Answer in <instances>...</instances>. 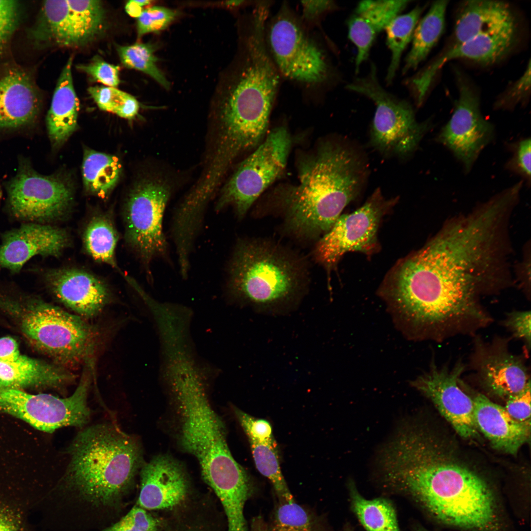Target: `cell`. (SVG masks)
Instances as JSON below:
<instances>
[{"label":"cell","mask_w":531,"mask_h":531,"mask_svg":"<svg viewBox=\"0 0 531 531\" xmlns=\"http://www.w3.org/2000/svg\"><path fill=\"white\" fill-rule=\"evenodd\" d=\"M448 228L420 250L400 260L392 277L413 308L440 319L481 313L480 294L491 283L496 231L479 215Z\"/></svg>","instance_id":"6da1fadb"},{"label":"cell","mask_w":531,"mask_h":531,"mask_svg":"<svg viewBox=\"0 0 531 531\" xmlns=\"http://www.w3.org/2000/svg\"><path fill=\"white\" fill-rule=\"evenodd\" d=\"M383 484L413 500L438 520L476 531H494L496 502L486 481L455 460L424 429L402 426L378 458Z\"/></svg>","instance_id":"7a4b0ae2"},{"label":"cell","mask_w":531,"mask_h":531,"mask_svg":"<svg viewBox=\"0 0 531 531\" xmlns=\"http://www.w3.org/2000/svg\"><path fill=\"white\" fill-rule=\"evenodd\" d=\"M298 182L278 187L265 214L276 215L285 233L316 242L361 193L369 175L362 151L342 138L324 140L298 164Z\"/></svg>","instance_id":"3957f363"},{"label":"cell","mask_w":531,"mask_h":531,"mask_svg":"<svg viewBox=\"0 0 531 531\" xmlns=\"http://www.w3.org/2000/svg\"><path fill=\"white\" fill-rule=\"evenodd\" d=\"M68 452L70 462L59 485L63 511L91 523L113 517L142 467L137 440L114 424H99L79 432Z\"/></svg>","instance_id":"277c9868"},{"label":"cell","mask_w":531,"mask_h":531,"mask_svg":"<svg viewBox=\"0 0 531 531\" xmlns=\"http://www.w3.org/2000/svg\"><path fill=\"white\" fill-rule=\"evenodd\" d=\"M307 260L274 241L243 238L235 245L227 267V286L233 298L261 309L295 303L309 284Z\"/></svg>","instance_id":"5b68a950"},{"label":"cell","mask_w":531,"mask_h":531,"mask_svg":"<svg viewBox=\"0 0 531 531\" xmlns=\"http://www.w3.org/2000/svg\"><path fill=\"white\" fill-rule=\"evenodd\" d=\"M174 386L181 419V444L197 459L206 483L213 489L249 479L231 454L224 424L202 385L187 379L177 381Z\"/></svg>","instance_id":"8992f818"},{"label":"cell","mask_w":531,"mask_h":531,"mask_svg":"<svg viewBox=\"0 0 531 531\" xmlns=\"http://www.w3.org/2000/svg\"><path fill=\"white\" fill-rule=\"evenodd\" d=\"M0 306L14 311L25 337L58 363L91 362L97 333L81 316L32 297L20 302L0 295Z\"/></svg>","instance_id":"52a82bcc"},{"label":"cell","mask_w":531,"mask_h":531,"mask_svg":"<svg viewBox=\"0 0 531 531\" xmlns=\"http://www.w3.org/2000/svg\"><path fill=\"white\" fill-rule=\"evenodd\" d=\"M346 89L364 96L375 104L370 143L382 155L399 158L409 156L417 149L432 126L429 120L418 122L410 102L384 89L373 62L367 74L354 78L346 85Z\"/></svg>","instance_id":"ba28073f"},{"label":"cell","mask_w":531,"mask_h":531,"mask_svg":"<svg viewBox=\"0 0 531 531\" xmlns=\"http://www.w3.org/2000/svg\"><path fill=\"white\" fill-rule=\"evenodd\" d=\"M291 147V137L285 128L277 127L268 133L221 188L216 211L232 207L236 217L243 219L261 194L283 173Z\"/></svg>","instance_id":"9c48e42d"},{"label":"cell","mask_w":531,"mask_h":531,"mask_svg":"<svg viewBox=\"0 0 531 531\" xmlns=\"http://www.w3.org/2000/svg\"><path fill=\"white\" fill-rule=\"evenodd\" d=\"M174 189L170 177L157 171L140 179L126 201V239L148 267L153 260L168 253L163 222Z\"/></svg>","instance_id":"30bf717a"},{"label":"cell","mask_w":531,"mask_h":531,"mask_svg":"<svg viewBox=\"0 0 531 531\" xmlns=\"http://www.w3.org/2000/svg\"><path fill=\"white\" fill-rule=\"evenodd\" d=\"M398 198L386 199L377 188L354 211L341 215L331 228L315 244L312 255L327 276L346 253L370 254L377 251L378 230L382 217L396 204Z\"/></svg>","instance_id":"8fae6325"},{"label":"cell","mask_w":531,"mask_h":531,"mask_svg":"<svg viewBox=\"0 0 531 531\" xmlns=\"http://www.w3.org/2000/svg\"><path fill=\"white\" fill-rule=\"evenodd\" d=\"M268 43L278 72L287 79L315 85L329 79L331 68L324 52L287 8L271 21Z\"/></svg>","instance_id":"7c38bea8"},{"label":"cell","mask_w":531,"mask_h":531,"mask_svg":"<svg viewBox=\"0 0 531 531\" xmlns=\"http://www.w3.org/2000/svg\"><path fill=\"white\" fill-rule=\"evenodd\" d=\"M6 190L11 214L31 222L59 218L67 212L73 201L70 181L59 175L39 174L26 159L20 160L17 174L7 182Z\"/></svg>","instance_id":"4fadbf2b"},{"label":"cell","mask_w":531,"mask_h":531,"mask_svg":"<svg viewBox=\"0 0 531 531\" xmlns=\"http://www.w3.org/2000/svg\"><path fill=\"white\" fill-rule=\"evenodd\" d=\"M458 98L452 115L435 137L468 173L483 149L493 140L495 127L480 111L479 95L461 74H457Z\"/></svg>","instance_id":"5bb4252c"},{"label":"cell","mask_w":531,"mask_h":531,"mask_svg":"<svg viewBox=\"0 0 531 531\" xmlns=\"http://www.w3.org/2000/svg\"><path fill=\"white\" fill-rule=\"evenodd\" d=\"M466 365L461 359L454 366H438L432 361L429 369L412 382V385L428 397L461 437L472 439L478 430L474 418L473 398L460 384Z\"/></svg>","instance_id":"9a60e30c"},{"label":"cell","mask_w":531,"mask_h":531,"mask_svg":"<svg viewBox=\"0 0 531 531\" xmlns=\"http://www.w3.org/2000/svg\"><path fill=\"white\" fill-rule=\"evenodd\" d=\"M0 413L18 417L40 431L52 433L63 427H79L84 419L85 406L76 392L60 398L0 386Z\"/></svg>","instance_id":"2e32d148"},{"label":"cell","mask_w":531,"mask_h":531,"mask_svg":"<svg viewBox=\"0 0 531 531\" xmlns=\"http://www.w3.org/2000/svg\"><path fill=\"white\" fill-rule=\"evenodd\" d=\"M470 367L482 386L500 398L507 399L531 383L524 359L509 350L507 338L495 337L486 342L475 336Z\"/></svg>","instance_id":"e0dca14e"},{"label":"cell","mask_w":531,"mask_h":531,"mask_svg":"<svg viewBox=\"0 0 531 531\" xmlns=\"http://www.w3.org/2000/svg\"><path fill=\"white\" fill-rule=\"evenodd\" d=\"M518 28L516 24L496 31L480 34L445 50L407 80L406 86L414 101L419 105L424 103L437 73L447 61L463 59L488 65L503 59L517 43Z\"/></svg>","instance_id":"ac0fdd59"},{"label":"cell","mask_w":531,"mask_h":531,"mask_svg":"<svg viewBox=\"0 0 531 531\" xmlns=\"http://www.w3.org/2000/svg\"><path fill=\"white\" fill-rule=\"evenodd\" d=\"M0 245V268L19 272L30 259L37 255L58 256L69 243L63 229L29 223L4 233Z\"/></svg>","instance_id":"d6986e66"},{"label":"cell","mask_w":531,"mask_h":531,"mask_svg":"<svg viewBox=\"0 0 531 531\" xmlns=\"http://www.w3.org/2000/svg\"><path fill=\"white\" fill-rule=\"evenodd\" d=\"M44 275L55 297L81 317L96 316L110 300V293L106 285L89 272L60 268L47 270Z\"/></svg>","instance_id":"ffe728a7"},{"label":"cell","mask_w":531,"mask_h":531,"mask_svg":"<svg viewBox=\"0 0 531 531\" xmlns=\"http://www.w3.org/2000/svg\"><path fill=\"white\" fill-rule=\"evenodd\" d=\"M138 504L145 509L174 507L186 498L188 483L181 465L172 457L160 455L142 466Z\"/></svg>","instance_id":"44dd1931"},{"label":"cell","mask_w":531,"mask_h":531,"mask_svg":"<svg viewBox=\"0 0 531 531\" xmlns=\"http://www.w3.org/2000/svg\"><path fill=\"white\" fill-rule=\"evenodd\" d=\"M410 0H362L347 20L348 36L357 49L355 72L368 59L379 34L409 5Z\"/></svg>","instance_id":"7402d4cb"},{"label":"cell","mask_w":531,"mask_h":531,"mask_svg":"<svg viewBox=\"0 0 531 531\" xmlns=\"http://www.w3.org/2000/svg\"><path fill=\"white\" fill-rule=\"evenodd\" d=\"M40 108L38 92L26 73L12 68L0 75V130L32 124Z\"/></svg>","instance_id":"603a6c76"},{"label":"cell","mask_w":531,"mask_h":531,"mask_svg":"<svg viewBox=\"0 0 531 531\" xmlns=\"http://www.w3.org/2000/svg\"><path fill=\"white\" fill-rule=\"evenodd\" d=\"M474 418L478 431L495 448L515 455L530 436L531 423L513 418L504 408L478 393L473 398Z\"/></svg>","instance_id":"cb8c5ba5"},{"label":"cell","mask_w":531,"mask_h":531,"mask_svg":"<svg viewBox=\"0 0 531 531\" xmlns=\"http://www.w3.org/2000/svg\"><path fill=\"white\" fill-rule=\"evenodd\" d=\"M518 24L509 4L502 1H463L457 11L452 39L445 50L480 34L492 32Z\"/></svg>","instance_id":"d4e9b609"},{"label":"cell","mask_w":531,"mask_h":531,"mask_svg":"<svg viewBox=\"0 0 531 531\" xmlns=\"http://www.w3.org/2000/svg\"><path fill=\"white\" fill-rule=\"evenodd\" d=\"M75 376L62 366L52 364L22 354L0 360V386L25 387L63 388L71 383Z\"/></svg>","instance_id":"484cf974"},{"label":"cell","mask_w":531,"mask_h":531,"mask_svg":"<svg viewBox=\"0 0 531 531\" xmlns=\"http://www.w3.org/2000/svg\"><path fill=\"white\" fill-rule=\"evenodd\" d=\"M72 65L71 57L59 78L46 118L48 135L55 147L64 144L77 126L80 105L73 85Z\"/></svg>","instance_id":"4316f807"},{"label":"cell","mask_w":531,"mask_h":531,"mask_svg":"<svg viewBox=\"0 0 531 531\" xmlns=\"http://www.w3.org/2000/svg\"><path fill=\"white\" fill-rule=\"evenodd\" d=\"M32 32L34 38L42 44L78 47L76 21L68 0L44 1Z\"/></svg>","instance_id":"83f0119b"},{"label":"cell","mask_w":531,"mask_h":531,"mask_svg":"<svg viewBox=\"0 0 531 531\" xmlns=\"http://www.w3.org/2000/svg\"><path fill=\"white\" fill-rule=\"evenodd\" d=\"M448 0H437L418 22L413 32L412 46L406 56L402 73L414 70L426 59L444 32Z\"/></svg>","instance_id":"f1b7e54d"},{"label":"cell","mask_w":531,"mask_h":531,"mask_svg":"<svg viewBox=\"0 0 531 531\" xmlns=\"http://www.w3.org/2000/svg\"><path fill=\"white\" fill-rule=\"evenodd\" d=\"M122 171L118 158L87 149L84 152L82 175L84 186L90 194L107 196L118 182Z\"/></svg>","instance_id":"f546056e"},{"label":"cell","mask_w":531,"mask_h":531,"mask_svg":"<svg viewBox=\"0 0 531 531\" xmlns=\"http://www.w3.org/2000/svg\"><path fill=\"white\" fill-rule=\"evenodd\" d=\"M351 507L366 531H401L395 508L388 500H368L358 491L353 482L349 484Z\"/></svg>","instance_id":"4dcf8cb0"},{"label":"cell","mask_w":531,"mask_h":531,"mask_svg":"<svg viewBox=\"0 0 531 531\" xmlns=\"http://www.w3.org/2000/svg\"><path fill=\"white\" fill-rule=\"evenodd\" d=\"M425 8V6L417 5L409 12L397 16L384 30L386 44L391 54L385 77L388 85L392 84L395 78L402 56L412 42L416 26Z\"/></svg>","instance_id":"1f68e13d"},{"label":"cell","mask_w":531,"mask_h":531,"mask_svg":"<svg viewBox=\"0 0 531 531\" xmlns=\"http://www.w3.org/2000/svg\"><path fill=\"white\" fill-rule=\"evenodd\" d=\"M83 240L87 252L94 260L117 267L115 251L118 237L109 219L102 216L93 217L86 227Z\"/></svg>","instance_id":"d6a6232c"},{"label":"cell","mask_w":531,"mask_h":531,"mask_svg":"<svg viewBox=\"0 0 531 531\" xmlns=\"http://www.w3.org/2000/svg\"><path fill=\"white\" fill-rule=\"evenodd\" d=\"M267 531H324L319 518L306 507L292 502H280Z\"/></svg>","instance_id":"836d02e7"},{"label":"cell","mask_w":531,"mask_h":531,"mask_svg":"<svg viewBox=\"0 0 531 531\" xmlns=\"http://www.w3.org/2000/svg\"><path fill=\"white\" fill-rule=\"evenodd\" d=\"M249 442L256 468L270 481L279 502L295 501L282 473L275 443Z\"/></svg>","instance_id":"e575fe53"},{"label":"cell","mask_w":531,"mask_h":531,"mask_svg":"<svg viewBox=\"0 0 531 531\" xmlns=\"http://www.w3.org/2000/svg\"><path fill=\"white\" fill-rule=\"evenodd\" d=\"M252 482L226 485L213 490L224 509L228 531H246L244 507L253 493Z\"/></svg>","instance_id":"d590c367"},{"label":"cell","mask_w":531,"mask_h":531,"mask_svg":"<svg viewBox=\"0 0 531 531\" xmlns=\"http://www.w3.org/2000/svg\"><path fill=\"white\" fill-rule=\"evenodd\" d=\"M117 51L125 67L148 75L166 89L170 88V83L157 66L158 59L154 54L152 44L137 42L130 45L118 46Z\"/></svg>","instance_id":"8d00e7d4"},{"label":"cell","mask_w":531,"mask_h":531,"mask_svg":"<svg viewBox=\"0 0 531 531\" xmlns=\"http://www.w3.org/2000/svg\"><path fill=\"white\" fill-rule=\"evenodd\" d=\"M88 92L102 110L128 119H134L139 113L140 104L131 94L117 88L95 86L88 88Z\"/></svg>","instance_id":"74e56055"},{"label":"cell","mask_w":531,"mask_h":531,"mask_svg":"<svg viewBox=\"0 0 531 531\" xmlns=\"http://www.w3.org/2000/svg\"><path fill=\"white\" fill-rule=\"evenodd\" d=\"M177 16V11L161 6H153L144 9L137 18L138 37L165 29Z\"/></svg>","instance_id":"f35d334b"},{"label":"cell","mask_w":531,"mask_h":531,"mask_svg":"<svg viewBox=\"0 0 531 531\" xmlns=\"http://www.w3.org/2000/svg\"><path fill=\"white\" fill-rule=\"evenodd\" d=\"M530 138L521 139L509 145L512 156L505 165L509 171L519 176L526 184H531V154Z\"/></svg>","instance_id":"ab89813d"},{"label":"cell","mask_w":531,"mask_h":531,"mask_svg":"<svg viewBox=\"0 0 531 531\" xmlns=\"http://www.w3.org/2000/svg\"><path fill=\"white\" fill-rule=\"evenodd\" d=\"M102 531H158L157 520L139 506H134L120 520Z\"/></svg>","instance_id":"60d3db41"},{"label":"cell","mask_w":531,"mask_h":531,"mask_svg":"<svg viewBox=\"0 0 531 531\" xmlns=\"http://www.w3.org/2000/svg\"><path fill=\"white\" fill-rule=\"evenodd\" d=\"M531 89V61L523 74L502 94L494 104L496 109H511L519 103H526Z\"/></svg>","instance_id":"b9f144b4"},{"label":"cell","mask_w":531,"mask_h":531,"mask_svg":"<svg viewBox=\"0 0 531 531\" xmlns=\"http://www.w3.org/2000/svg\"><path fill=\"white\" fill-rule=\"evenodd\" d=\"M235 412L249 442L275 444L270 424L263 419H256L244 412L236 409Z\"/></svg>","instance_id":"7bdbcfd3"},{"label":"cell","mask_w":531,"mask_h":531,"mask_svg":"<svg viewBox=\"0 0 531 531\" xmlns=\"http://www.w3.org/2000/svg\"><path fill=\"white\" fill-rule=\"evenodd\" d=\"M77 68L105 86L117 88L120 84L119 66L109 63L99 57H95L89 63L79 65Z\"/></svg>","instance_id":"ee69618b"},{"label":"cell","mask_w":531,"mask_h":531,"mask_svg":"<svg viewBox=\"0 0 531 531\" xmlns=\"http://www.w3.org/2000/svg\"><path fill=\"white\" fill-rule=\"evenodd\" d=\"M505 327L513 337L522 341L527 351L531 348V311H513L508 313L503 321Z\"/></svg>","instance_id":"f6af8a7d"},{"label":"cell","mask_w":531,"mask_h":531,"mask_svg":"<svg viewBox=\"0 0 531 531\" xmlns=\"http://www.w3.org/2000/svg\"><path fill=\"white\" fill-rule=\"evenodd\" d=\"M506 400L504 408L513 418L531 423V383L522 391Z\"/></svg>","instance_id":"bcb514c9"},{"label":"cell","mask_w":531,"mask_h":531,"mask_svg":"<svg viewBox=\"0 0 531 531\" xmlns=\"http://www.w3.org/2000/svg\"><path fill=\"white\" fill-rule=\"evenodd\" d=\"M18 4L15 0H0V51L7 44L17 24Z\"/></svg>","instance_id":"7dc6e473"},{"label":"cell","mask_w":531,"mask_h":531,"mask_svg":"<svg viewBox=\"0 0 531 531\" xmlns=\"http://www.w3.org/2000/svg\"><path fill=\"white\" fill-rule=\"evenodd\" d=\"M301 4L303 16L309 21L318 20L337 8L336 3L332 0H304L301 1Z\"/></svg>","instance_id":"c3c4849f"},{"label":"cell","mask_w":531,"mask_h":531,"mask_svg":"<svg viewBox=\"0 0 531 531\" xmlns=\"http://www.w3.org/2000/svg\"><path fill=\"white\" fill-rule=\"evenodd\" d=\"M0 531H24L14 513L0 503Z\"/></svg>","instance_id":"681fc988"},{"label":"cell","mask_w":531,"mask_h":531,"mask_svg":"<svg viewBox=\"0 0 531 531\" xmlns=\"http://www.w3.org/2000/svg\"><path fill=\"white\" fill-rule=\"evenodd\" d=\"M150 0H130L125 5L126 12L131 16L139 17L144 10L143 8L150 4Z\"/></svg>","instance_id":"f907efd6"},{"label":"cell","mask_w":531,"mask_h":531,"mask_svg":"<svg viewBox=\"0 0 531 531\" xmlns=\"http://www.w3.org/2000/svg\"><path fill=\"white\" fill-rule=\"evenodd\" d=\"M251 531H267V524L261 515L255 516L252 519Z\"/></svg>","instance_id":"816d5d0a"},{"label":"cell","mask_w":531,"mask_h":531,"mask_svg":"<svg viewBox=\"0 0 531 531\" xmlns=\"http://www.w3.org/2000/svg\"><path fill=\"white\" fill-rule=\"evenodd\" d=\"M414 531H429L425 529L423 527H417L415 528V529Z\"/></svg>","instance_id":"f5cc1de1"}]
</instances>
